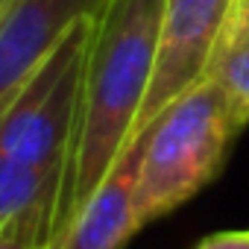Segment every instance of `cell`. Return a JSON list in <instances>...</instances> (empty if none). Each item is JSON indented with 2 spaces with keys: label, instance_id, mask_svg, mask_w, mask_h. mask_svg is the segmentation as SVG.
<instances>
[{
  "label": "cell",
  "instance_id": "obj_1",
  "mask_svg": "<svg viewBox=\"0 0 249 249\" xmlns=\"http://www.w3.org/2000/svg\"><path fill=\"white\" fill-rule=\"evenodd\" d=\"M164 0H106L85 53L79 114L50 240L79 214L88 196L129 147L150 91Z\"/></svg>",
  "mask_w": 249,
  "mask_h": 249
},
{
  "label": "cell",
  "instance_id": "obj_2",
  "mask_svg": "<svg viewBox=\"0 0 249 249\" xmlns=\"http://www.w3.org/2000/svg\"><path fill=\"white\" fill-rule=\"evenodd\" d=\"M246 117L214 79H199L179 94L138 135V217L147 226L205 188Z\"/></svg>",
  "mask_w": 249,
  "mask_h": 249
},
{
  "label": "cell",
  "instance_id": "obj_3",
  "mask_svg": "<svg viewBox=\"0 0 249 249\" xmlns=\"http://www.w3.org/2000/svg\"><path fill=\"white\" fill-rule=\"evenodd\" d=\"M94 18H82L0 117V156L30 167H65L73 144ZM65 179V176H62Z\"/></svg>",
  "mask_w": 249,
  "mask_h": 249
},
{
  "label": "cell",
  "instance_id": "obj_4",
  "mask_svg": "<svg viewBox=\"0 0 249 249\" xmlns=\"http://www.w3.org/2000/svg\"><path fill=\"white\" fill-rule=\"evenodd\" d=\"M234 6L237 0H164L161 3L153 79L135 120L132 141L144 135L161 108H167L179 94L205 79L211 56Z\"/></svg>",
  "mask_w": 249,
  "mask_h": 249
},
{
  "label": "cell",
  "instance_id": "obj_5",
  "mask_svg": "<svg viewBox=\"0 0 249 249\" xmlns=\"http://www.w3.org/2000/svg\"><path fill=\"white\" fill-rule=\"evenodd\" d=\"M106 0H12L0 15V117L27 88L73 24Z\"/></svg>",
  "mask_w": 249,
  "mask_h": 249
},
{
  "label": "cell",
  "instance_id": "obj_6",
  "mask_svg": "<svg viewBox=\"0 0 249 249\" xmlns=\"http://www.w3.org/2000/svg\"><path fill=\"white\" fill-rule=\"evenodd\" d=\"M138 161L141 144L129 141L111 173L88 196L79 214L62 229L47 249H123L144 226L138 217Z\"/></svg>",
  "mask_w": 249,
  "mask_h": 249
},
{
  "label": "cell",
  "instance_id": "obj_7",
  "mask_svg": "<svg viewBox=\"0 0 249 249\" xmlns=\"http://www.w3.org/2000/svg\"><path fill=\"white\" fill-rule=\"evenodd\" d=\"M62 176L65 167H30L0 156V226L36 208L56 214Z\"/></svg>",
  "mask_w": 249,
  "mask_h": 249
},
{
  "label": "cell",
  "instance_id": "obj_8",
  "mask_svg": "<svg viewBox=\"0 0 249 249\" xmlns=\"http://www.w3.org/2000/svg\"><path fill=\"white\" fill-rule=\"evenodd\" d=\"M205 76L214 79L249 120V0H237Z\"/></svg>",
  "mask_w": 249,
  "mask_h": 249
},
{
  "label": "cell",
  "instance_id": "obj_9",
  "mask_svg": "<svg viewBox=\"0 0 249 249\" xmlns=\"http://www.w3.org/2000/svg\"><path fill=\"white\" fill-rule=\"evenodd\" d=\"M53 211L36 208L0 226V249H47Z\"/></svg>",
  "mask_w": 249,
  "mask_h": 249
},
{
  "label": "cell",
  "instance_id": "obj_10",
  "mask_svg": "<svg viewBox=\"0 0 249 249\" xmlns=\"http://www.w3.org/2000/svg\"><path fill=\"white\" fill-rule=\"evenodd\" d=\"M196 249H249V229L243 231H220L202 240Z\"/></svg>",
  "mask_w": 249,
  "mask_h": 249
},
{
  "label": "cell",
  "instance_id": "obj_11",
  "mask_svg": "<svg viewBox=\"0 0 249 249\" xmlns=\"http://www.w3.org/2000/svg\"><path fill=\"white\" fill-rule=\"evenodd\" d=\"M9 3H12V0H0V15L6 12V6H9Z\"/></svg>",
  "mask_w": 249,
  "mask_h": 249
}]
</instances>
